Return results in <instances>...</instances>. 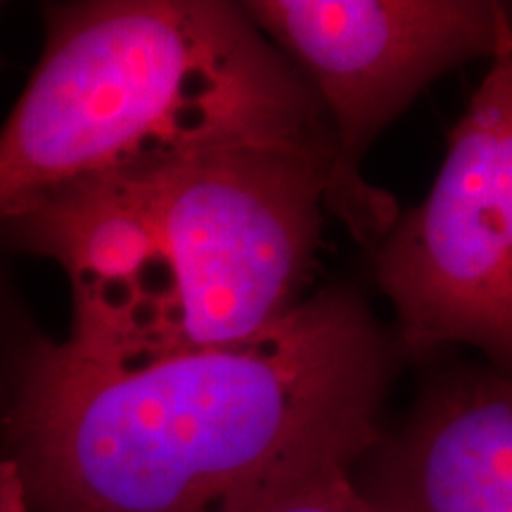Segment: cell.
<instances>
[{"mask_svg":"<svg viewBox=\"0 0 512 512\" xmlns=\"http://www.w3.org/2000/svg\"><path fill=\"white\" fill-rule=\"evenodd\" d=\"M392 373L349 290L128 368L0 316V512H242L377 446Z\"/></svg>","mask_w":512,"mask_h":512,"instance_id":"6da1fadb","label":"cell"},{"mask_svg":"<svg viewBox=\"0 0 512 512\" xmlns=\"http://www.w3.org/2000/svg\"><path fill=\"white\" fill-rule=\"evenodd\" d=\"M332 155L211 145L67 183L0 221V247L72 285L64 347L143 366L256 335L309 297Z\"/></svg>","mask_w":512,"mask_h":512,"instance_id":"7a4b0ae2","label":"cell"},{"mask_svg":"<svg viewBox=\"0 0 512 512\" xmlns=\"http://www.w3.org/2000/svg\"><path fill=\"white\" fill-rule=\"evenodd\" d=\"M43 19L41 60L0 128V221L67 183L195 147L332 155L318 102L240 5L86 0Z\"/></svg>","mask_w":512,"mask_h":512,"instance_id":"3957f363","label":"cell"},{"mask_svg":"<svg viewBox=\"0 0 512 512\" xmlns=\"http://www.w3.org/2000/svg\"><path fill=\"white\" fill-rule=\"evenodd\" d=\"M240 8L297 72L332 143L325 209L361 245L399 219L389 192L363 181L370 143L434 79L512 43L508 5L494 0H247Z\"/></svg>","mask_w":512,"mask_h":512,"instance_id":"277c9868","label":"cell"},{"mask_svg":"<svg viewBox=\"0 0 512 512\" xmlns=\"http://www.w3.org/2000/svg\"><path fill=\"white\" fill-rule=\"evenodd\" d=\"M375 275L401 344L425 356L465 342L508 363L512 349V43L448 136L425 202L377 242Z\"/></svg>","mask_w":512,"mask_h":512,"instance_id":"5b68a950","label":"cell"},{"mask_svg":"<svg viewBox=\"0 0 512 512\" xmlns=\"http://www.w3.org/2000/svg\"><path fill=\"white\" fill-rule=\"evenodd\" d=\"M366 498L377 512H512L508 377L460 373L432 387Z\"/></svg>","mask_w":512,"mask_h":512,"instance_id":"8992f818","label":"cell"},{"mask_svg":"<svg viewBox=\"0 0 512 512\" xmlns=\"http://www.w3.org/2000/svg\"><path fill=\"white\" fill-rule=\"evenodd\" d=\"M242 512H377L349 477V467H330L287 486Z\"/></svg>","mask_w":512,"mask_h":512,"instance_id":"52a82bcc","label":"cell"},{"mask_svg":"<svg viewBox=\"0 0 512 512\" xmlns=\"http://www.w3.org/2000/svg\"><path fill=\"white\" fill-rule=\"evenodd\" d=\"M0 62H3V60H0Z\"/></svg>","mask_w":512,"mask_h":512,"instance_id":"ba28073f","label":"cell"}]
</instances>
